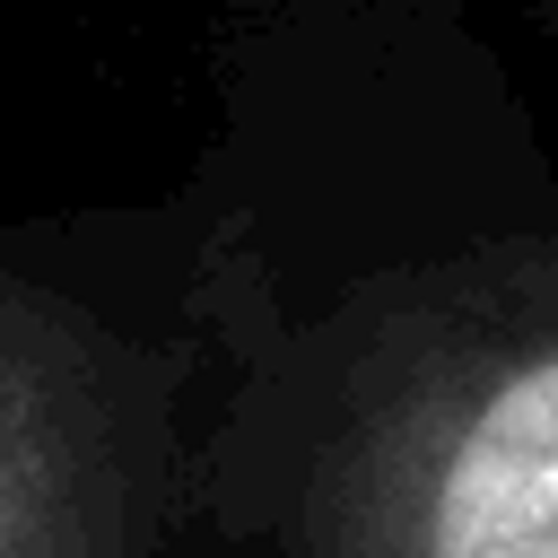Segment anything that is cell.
Instances as JSON below:
<instances>
[{
  "instance_id": "1",
  "label": "cell",
  "mask_w": 558,
  "mask_h": 558,
  "mask_svg": "<svg viewBox=\"0 0 558 558\" xmlns=\"http://www.w3.org/2000/svg\"><path fill=\"white\" fill-rule=\"evenodd\" d=\"M270 558H558V340L418 410L401 453Z\"/></svg>"
},
{
  "instance_id": "2",
  "label": "cell",
  "mask_w": 558,
  "mask_h": 558,
  "mask_svg": "<svg viewBox=\"0 0 558 558\" xmlns=\"http://www.w3.org/2000/svg\"><path fill=\"white\" fill-rule=\"evenodd\" d=\"M0 558H183L166 480L61 392L0 375Z\"/></svg>"
}]
</instances>
